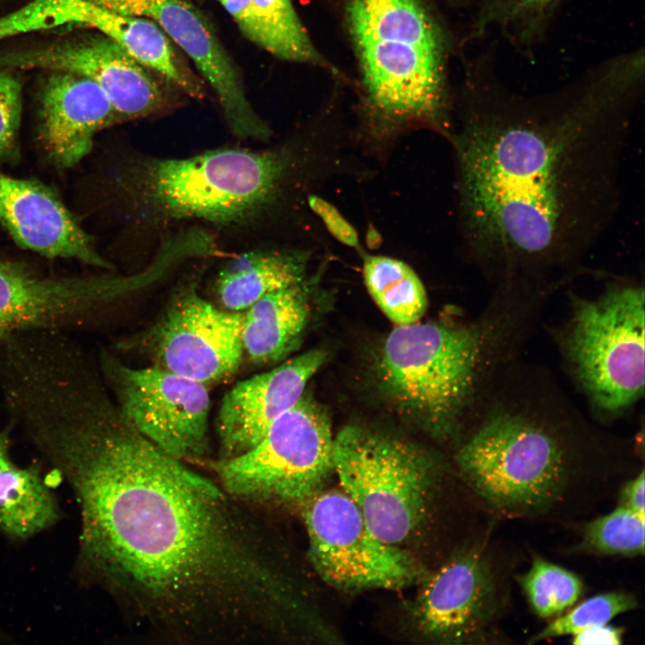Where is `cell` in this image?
<instances>
[{
  "instance_id": "obj_23",
  "label": "cell",
  "mask_w": 645,
  "mask_h": 645,
  "mask_svg": "<svg viewBox=\"0 0 645 645\" xmlns=\"http://www.w3.org/2000/svg\"><path fill=\"white\" fill-rule=\"evenodd\" d=\"M58 518L53 494L37 470L16 466L11 459L0 465V529L25 538L48 528Z\"/></svg>"
},
{
  "instance_id": "obj_11",
  "label": "cell",
  "mask_w": 645,
  "mask_h": 645,
  "mask_svg": "<svg viewBox=\"0 0 645 645\" xmlns=\"http://www.w3.org/2000/svg\"><path fill=\"white\" fill-rule=\"evenodd\" d=\"M100 370L119 410L142 435L183 461H209L207 385L155 366H129L108 352Z\"/></svg>"
},
{
  "instance_id": "obj_15",
  "label": "cell",
  "mask_w": 645,
  "mask_h": 645,
  "mask_svg": "<svg viewBox=\"0 0 645 645\" xmlns=\"http://www.w3.org/2000/svg\"><path fill=\"white\" fill-rule=\"evenodd\" d=\"M119 295L116 275L48 277L0 262V340L18 331L82 322Z\"/></svg>"
},
{
  "instance_id": "obj_9",
  "label": "cell",
  "mask_w": 645,
  "mask_h": 645,
  "mask_svg": "<svg viewBox=\"0 0 645 645\" xmlns=\"http://www.w3.org/2000/svg\"><path fill=\"white\" fill-rule=\"evenodd\" d=\"M644 317V290L634 284L576 302L568 355L589 398L605 411H621L643 393Z\"/></svg>"
},
{
  "instance_id": "obj_16",
  "label": "cell",
  "mask_w": 645,
  "mask_h": 645,
  "mask_svg": "<svg viewBox=\"0 0 645 645\" xmlns=\"http://www.w3.org/2000/svg\"><path fill=\"white\" fill-rule=\"evenodd\" d=\"M146 18L154 21L194 62L236 136L270 139L271 130L251 105L236 64L207 17L190 0H150Z\"/></svg>"
},
{
  "instance_id": "obj_32",
  "label": "cell",
  "mask_w": 645,
  "mask_h": 645,
  "mask_svg": "<svg viewBox=\"0 0 645 645\" xmlns=\"http://www.w3.org/2000/svg\"><path fill=\"white\" fill-rule=\"evenodd\" d=\"M573 644H621L623 631L607 624L586 629L572 635Z\"/></svg>"
},
{
  "instance_id": "obj_6",
  "label": "cell",
  "mask_w": 645,
  "mask_h": 645,
  "mask_svg": "<svg viewBox=\"0 0 645 645\" xmlns=\"http://www.w3.org/2000/svg\"><path fill=\"white\" fill-rule=\"evenodd\" d=\"M487 340L475 325H395L376 357L381 391L401 416L446 439L471 398Z\"/></svg>"
},
{
  "instance_id": "obj_10",
  "label": "cell",
  "mask_w": 645,
  "mask_h": 645,
  "mask_svg": "<svg viewBox=\"0 0 645 645\" xmlns=\"http://www.w3.org/2000/svg\"><path fill=\"white\" fill-rule=\"evenodd\" d=\"M300 504L310 561L328 584L350 591L396 589L420 579L417 562L379 539L341 488L320 489Z\"/></svg>"
},
{
  "instance_id": "obj_35",
  "label": "cell",
  "mask_w": 645,
  "mask_h": 645,
  "mask_svg": "<svg viewBox=\"0 0 645 645\" xmlns=\"http://www.w3.org/2000/svg\"><path fill=\"white\" fill-rule=\"evenodd\" d=\"M10 460L9 439L5 433L0 434V465Z\"/></svg>"
},
{
  "instance_id": "obj_1",
  "label": "cell",
  "mask_w": 645,
  "mask_h": 645,
  "mask_svg": "<svg viewBox=\"0 0 645 645\" xmlns=\"http://www.w3.org/2000/svg\"><path fill=\"white\" fill-rule=\"evenodd\" d=\"M41 452L79 503L87 568L141 637L252 645L291 632L296 588L262 506L160 450L108 396L65 410Z\"/></svg>"
},
{
  "instance_id": "obj_12",
  "label": "cell",
  "mask_w": 645,
  "mask_h": 645,
  "mask_svg": "<svg viewBox=\"0 0 645 645\" xmlns=\"http://www.w3.org/2000/svg\"><path fill=\"white\" fill-rule=\"evenodd\" d=\"M243 312L215 307L194 283L183 286L148 330L153 366L205 385L231 376L244 351Z\"/></svg>"
},
{
  "instance_id": "obj_31",
  "label": "cell",
  "mask_w": 645,
  "mask_h": 645,
  "mask_svg": "<svg viewBox=\"0 0 645 645\" xmlns=\"http://www.w3.org/2000/svg\"><path fill=\"white\" fill-rule=\"evenodd\" d=\"M307 202L309 209L322 219L330 234L336 240L349 248L362 251L359 236L356 228L334 205L314 194L307 196Z\"/></svg>"
},
{
  "instance_id": "obj_8",
  "label": "cell",
  "mask_w": 645,
  "mask_h": 645,
  "mask_svg": "<svg viewBox=\"0 0 645 645\" xmlns=\"http://www.w3.org/2000/svg\"><path fill=\"white\" fill-rule=\"evenodd\" d=\"M331 423L323 409L303 394L248 451L206 464L234 495L264 507L301 503L333 473Z\"/></svg>"
},
{
  "instance_id": "obj_5",
  "label": "cell",
  "mask_w": 645,
  "mask_h": 645,
  "mask_svg": "<svg viewBox=\"0 0 645 645\" xmlns=\"http://www.w3.org/2000/svg\"><path fill=\"white\" fill-rule=\"evenodd\" d=\"M573 446L545 423L514 410L488 416L460 447L468 485L496 512L535 518L557 512L584 483Z\"/></svg>"
},
{
  "instance_id": "obj_18",
  "label": "cell",
  "mask_w": 645,
  "mask_h": 645,
  "mask_svg": "<svg viewBox=\"0 0 645 645\" xmlns=\"http://www.w3.org/2000/svg\"><path fill=\"white\" fill-rule=\"evenodd\" d=\"M0 222L23 248L112 268L57 196L37 182L0 173Z\"/></svg>"
},
{
  "instance_id": "obj_34",
  "label": "cell",
  "mask_w": 645,
  "mask_h": 645,
  "mask_svg": "<svg viewBox=\"0 0 645 645\" xmlns=\"http://www.w3.org/2000/svg\"><path fill=\"white\" fill-rule=\"evenodd\" d=\"M105 10L129 16L146 17L150 0H88Z\"/></svg>"
},
{
  "instance_id": "obj_7",
  "label": "cell",
  "mask_w": 645,
  "mask_h": 645,
  "mask_svg": "<svg viewBox=\"0 0 645 645\" xmlns=\"http://www.w3.org/2000/svg\"><path fill=\"white\" fill-rule=\"evenodd\" d=\"M333 472L371 531L400 547L426 521L440 475L419 447L357 424L334 437Z\"/></svg>"
},
{
  "instance_id": "obj_13",
  "label": "cell",
  "mask_w": 645,
  "mask_h": 645,
  "mask_svg": "<svg viewBox=\"0 0 645 645\" xmlns=\"http://www.w3.org/2000/svg\"><path fill=\"white\" fill-rule=\"evenodd\" d=\"M503 602L498 568L480 544L424 578L413 617L417 629L437 642H480L501 616Z\"/></svg>"
},
{
  "instance_id": "obj_2",
  "label": "cell",
  "mask_w": 645,
  "mask_h": 645,
  "mask_svg": "<svg viewBox=\"0 0 645 645\" xmlns=\"http://www.w3.org/2000/svg\"><path fill=\"white\" fill-rule=\"evenodd\" d=\"M450 126L464 251L512 280L580 265L609 228L644 59L636 50L556 91L523 96L484 58Z\"/></svg>"
},
{
  "instance_id": "obj_26",
  "label": "cell",
  "mask_w": 645,
  "mask_h": 645,
  "mask_svg": "<svg viewBox=\"0 0 645 645\" xmlns=\"http://www.w3.org/2000/svg\"><path fill=\"white\" fill-rule=\"evenodd\" d=\"M519 580L537 615L551 618L572 606L581 596L583 584L573 572L540 557L533 559Z\"/></svg>"
},
{
  "instance_id": "obj_20",
  "label": "cell",
  "mask_w": 645,
  "mask_h": 645,
  "mask_svg": "<svg viewBox=\"0 0 645 645\" xmlns=\"http://www.w3.org/2000/svg\"><path fill=\"white\" fill-rule=\"evenodd\" d=\"M250 42L284 61L339 74L310 39L291 0H215Z\"/></svg>"
},
{
  "instance_id": "obj_24",
  "label": "cell",
  "mask_w": 645,
  "mask_h": 645,
  "mask_svg": "<svg viewBox=\"0 0 645 645\" xmlns=\"http://www.w3.org/2000/svg\"><path fill=\"white\" fill-rule=\"evenodd\" d=\"M366 288L395 325L410 324L425 314L428 298L417 272L401 260L363 253Z\"/></svg>"
},
{
  "instance_id": "obj_25",
  "label": "cell",
  "mask_w": 645,
  "mask_h": 645,
  "mask_svg": "<svg viewBox=\"0 0 645 645\" xmlns=\"http://www.w3.org/2000/svg\"><path fill=\"white\" fill-rule=\"evenodd\" d=\"M563 0H484L473 25L474 36L496 30L516 45L529 46L544 33Z\"/></svg>"
},
{
  "instance_id": "obj_30",
  "label": "cell",
  "mask_w": 645,
  "mask_h": 645,
  "mask_svg": "<svg viewBox=\"0 0 645 645\" xmlns=\"http://www.w3.org/2000/svg\"><path fill=\"white\" fill-rule=\"evenodd\" d=\"M7 71L0 73V158L14 148L22 115V85Z\"/></svg>"
},
{
  "instance_id": "obj_28",
  "label": "cell",
  "mask_w": 645,
  "mask_h": 645,
  "mask_svg": "<svg viewBox=\"0 0 645 645\" xmlns=\"http://www.w3.org/2000/svg\"><path fill=\"white\" fill-rule=\"evenodd\" d=\"M645 516L620 505L589 522L582 546L589 551L633 556L644 553Z\"/></svg>"
},
{
  "instance_id": "obj_17",
  "label": "cell",
  "mask_w": 645,
  "mask_h": 645,
  "mask_svg": "<svg viewBox=\"0 0 645 645\" xmlns=\"http://www.w3.org/2000/svg\"><path fill=\"white\" fill-rule=\"evenodd\" d=\"M326 357L322 349H313L235 384L222 399L218 413V459L235 457L255 445L300 400Z\"/></svg>"
},
{
  "instance_id": "obj_33",
  "label": "cell",
  "mask_w": 645,
  "mask_h": 645,
  "mask_svg": "<svg viewBox=\"0 0 645 645\" xmlns=\"http://www.w3.org/2000/svg\"><path fill=\"white\" fill-rule=\"evenodd\" d=\"M644 471L627 482L621 493V505L645 516Z\"/></svg>"
},
{
  "instance_id": "obj_19",
  "label": "cell",
  "mask_w": 645,
  "mask_h": 645,
  "mask_svg": "<svg viewBox=\"0 0 645 645\" xmlns=\"http://www.w3.org/2000/svg\"><path fill=\"white\" fill-rule=\"evenodd\" d=\"M121 122L109 98L93 80L50 72L40 92V135L51 159L68 168L91 150L95 134Z\"/></svg>"
},
{
  "instance_id": "obj_27",
  "label": "cell",
  "mask_w": 645,
  "mask_h": 645,
  "mask_svg": "<svg viewBox=\"0 0 645 645\" xmlns=\"http://www.w3.org/2000/svg\"><path fill=\"white\" fill-rule=\"evenodd\" d=\"M87 0H31L0 16V42L26 33L59 27H89Z\"/></svg>"
},
{
  "instance_id": "obj_22",
  "label": "cell",
  "mask_w": 645,
  "mask_h": 645,
  "mask_svg": "<svg viewBox=\"0 0 645 645\" xmlns=\"http://www.w3.org/2000/svg\"><path fill=\"white\" fill-rule=\"evenodd\" d=\"M311 253L301 248L257 250L228 261L216 278L226 310L243 312L272 291L304 282Z\"/></svg>"
},
{
  "instance_id": "obj_3",
  "label": "cell",
  "mask_w": 645,
  "mask_h": 645,
  "mask_svg": "<svg viewBox=\"0 0 645 645\" xmlns=\"http://www.w3.org/2000/svg\"><path fill=\"white\" fill-rule=\"evenodd\" d=\"M346 20L361 78L368 132L393 139L427 126L451 125L447 47L422 0H348Z\"/></svg>"
},
{
  "instance_id": "obj_4",
  "label": "cell",
  "mask_w": 645,
  "mask_h": 645,
  "mask_svg": "<svg viewBox=\"0 0 645 645\" xmlns=\"http://www.w3.org/2000/svg\"><path fill=\"white\" fill-rule=\"evenodd\" d=\"M324 136L253 151L219 149L185 159H150L133 186L144 211L163 219H198L223 225L257 218L292 187L308 191L336 157Z\"/></svg>"
},
{
  "instance_id": "obj_29",
  "label": "cell",
  "mask_w": 645,
  "mask_h": 645,
  "mask_svg": "<svg viewBox=\"0 0 645 645\" xmlns=\"http://www.w3.org/2000/svg\"><path fill=\"white\" fill-rule=\"evenodd\" d=\"M638 606L634 596L614 591L591 597L565 615L559 616L532 637L530 642L563 635H573L586 629L607 624L616 615Z\"/></svg>"
},
{
  "instance_id": "obj_14",
  "label": "cell",
  "mask_w": 645,
  "mask_h": 645,
  "mask_svg": "<svg viewBox=\"0 0 645 645\" xmlns=\"http://www.w3.org/2000/svg\"><path fill=\"white\" fill-rule=\"evenodd\" d=\"M43 69L93 80L106 92L121 122L150 115L165 95L150 69L101 32L0 52V70Z\"/></svg>"
},
{
  "instance_id": "obj_21",
  "label": "cell",
  "mask_w": 645,
  "mask_h": 645,
  "mask_svg": "<svg viewBox=\"0 0 645 645\" xmlns=\"http://www.w3.org/2000/svg\"><path fill=\"white\" fill-rule=\"evenodd\" d=\"M308 317L304 282L268 293L243 311L244 353L255 365L280 361L298 344Z\"/></svg>"
}]
</instances>
